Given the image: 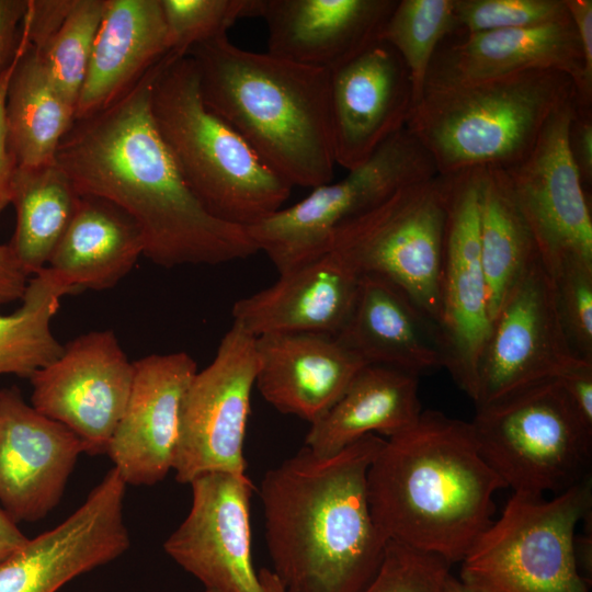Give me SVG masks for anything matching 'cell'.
<instances>
[{"label":"cell","mask_w":592,"mask_h":592,"mask_svg":"<svg viewBox=\"0 0 592 592\" xmlns=\"http://www.w3.org/2000/svg\"><path fill=\"white\" fill-rule=\"evenodd\" d=\"M453 34H456L454 0H397L380 39L389 44L407 66L413 103L422 95L439 46Z\"/></svg>","instance_id":"obj_33"},{"label":"cell","mask_w":592,"mask_h":592,"mask_svg":"<svg viewBox=\"0 0 592 592\" xmlns=\"http://www.w3.org/2000/svg\"><path fill=\"white\" fill-rule=\"evenodd\" d=\"M205 105L292 186L332 181L330 70L246 50L227 35L193 47Z\"/></svg>","instance_id":"obj_4"},{"label":"cell","mask_w":592,"mask_h":592,"mask_svg":"<svg viewBox=\"0 0 592 592\" xmlns=\"http://www.w3.org/2000/svg\"><path fill=\"white\" fill-rule=\"evenodd\" d=\"M258 368L255 337L232 323L182 400L172 470L180 483L216 471L246 474L243 446Z\"/></svg>","instance_id":"obj_11"},{"label":"cell","mask_w":592,"mask_h":592,"mask_svg":"<svg viewBox=\"0 0 592 592\" xmlns=\"http://www.w3.org/2000/svg\"><path fill=\"white\" fill-rule=\"evenodd\" d=\"M161 59L111 105L75 121L55 162L79 194L104 198L136 221L144 255L153 263L174 267L246 259L258 252L247 228L203 206L157 127L151 92Z\"/></svg>","instance_id":"obj_1"},{"label":"cell","mask_w":592,"mask_h":592,"mask_svg":"<svg viewBox=\"0 0 592 592\" xmlns=\"http://www.w3.org/2000/svg\"><path fill=\"white\" fill-rule=\"evenodd\" d=\"M125 490L111 468L66 520L0 561V592H57L125 554L130 546Z\"/></svg>","instance_id":"obj_17"},{"label":"cell","mask_w":592,"mask_h":592,"mask_svg":"<svg viewBox=\"0 0 592 592\" xmlns=\"http://www.w3.org/2000/svg\"><path fill=\"white\" fill-rule=\"evenodd\" d=\"M76 0H27L22 22L30 46L41 52L58 32Z\"/></svg>","instance_id":"obj_40"},{"label":"cell","mask_w":592,"mask_h":592,"mask_svg":"<svg viewBox=\"0 0 592 592\" xmlns=\"http://www.w3.org/2000/svg\"><path fill=\"white\" fill-rule=\"evenodd\" d=\"M133 363L130 392L106 455L126 486H152L173 468L181 405L197 367L185 352Z\"/></svg>","instance_id":"obj_20"},{"label":"cell","mask_w":592,"mask_h":592,"mask_svg":"<svg viewBox=\"0 0 592 592\" xmlns=\"http://www.w3.org/2000/svg\"><path fill=\"white\" fill-rule=\"evenodd\" d=\"M434 162L407 128L388 138L338 182L311 189L301 201L247 227L258 251L285 274L329 252L334 229L396 190L437 175Z\"/></svg>","instance_id":"obj_10"},{"label":"cell","mask_w":592,"mask_h":592,"mask_svg":"<svg viewBox=\"0 0 592 592\" xmlns=\"http://www.w3.org/2000/svg\"><path fill=\"white\" fill-rule=\"evenodd\" d=\"M448 592H473L469 590L458 578H455L453 574L448 580Z\"/></svg>","instance_id":"obj_48"},{"label":"cell","mask_w":592,"mask_h":592,"mask_svg":"<svg viewBox=\"0 0 592 592\" xmlns=\"http://www.w3.org/2000/svg\"><path fill=\"white\" fill-rule=\"evenodd\" d=\"M574 100L573 80L557 70L426 87L413 103L406 127L441 175L503 169L522 160L548 121Z\"/></svg>","instance_id":"obj_5"},{"label":"cell","mask_w":592,"mask_h":592,"mask_svg":"<svg viewBox=\"0 0 592 592\" xmlns=\"http://www.w3.org/2000/svg\"><path fill=\"white\" fill-rule=\"evenodd\" d=\"M259 578L263 592H285L277 577L267 568H261Z\"/></svg>","instance_id":"obj_47"},{"label":"cell","mask_w":592,"mask_h":592,"mask_svg":"<svg viewBox=\"0 0 592 592\" xmlns=\"http://www.w3.org/2000/svg\"><path fill=\"white\" fill-rule=\"evenodd\" d=\"M203 592H213V591H210V590H206V589H205V590H204Z\"/></svg>","instance_id":"obj_49"},{"label":"cell","mask_w":592,"mask_h":592,"mask_svg":"<svg viewBox=\"0 0 592 592\" xmlns=\"http://www.w3.org/2000/svg\"><path fill=\"white\" fill-rule=\"evenodd\" d=\"M82 453L80 439L29 405L18 387L0 389V501L16 523L55 509Z\"/></svg>","instance_id":"obj_19"},{"label":"cell","mask_w":592,"mask_h":592,"mask_svg":"<svg viewBox=\"0 0 592 592\" xmlns=\"http://www.w3.org/2000/svg\"><path fill=\"white\" fill-rule=\"evenodd\" d=\"M504 482L482 457L470 421L422 410L385 439L366 477L373 520L387 540L460 562L492 524Z\"/></svg>","instance_id":"obj_3"},{"label":"cell","mask_w":592,"mask_h":592,"mask_svg":"<svg viewBox=\"0 0 592 592\" xmlns=\"http://www.w3.org/2000/svg\"><path fill=\"white\" fill-rule=\"evenodd\" d=\"M413 104L409 70L379 39L330 70L335 163L352 170L406 127Z\"/></svg>","instance_id":"obj_18"},{"label":"cell","mask_w":592,"mask_h":592,"mask_svg":"<svg viewBox=\"0 0 592 592\" xmlns=\"http://www.w3.org/2000/svg\"><path fill=\"white\" fill-rule=\"evenodd\" d=\"M582 361L562 326L554 280L537 259L491 320L479 361L474 402L486 405L557 379Z\"/></svg>","instance_id":"obj_12"},{"label":"cell","mask_w":592,"mask_h":592,"mask_svg":"<svg viewBox=\"0 0 592 592\" xmlns=\"http://www.w3.org/2000/svg\"><path fill=\"white\" fill-rule=\"evenodd\" d=\"M574 104L576 100L566 104L548 121L522 160L503 168L550 276L571 261L592 263V217L587 189L567 141Z\"/></svg>","instance_id":"obj_15"},{"label":"cell","mask_w":592,"mask_h":592,"mask_svg":"<svg viewBox=\"0 0 592 592\" xmlns=\"http://www.w3.org/2000/svg\"><path fill=\"white\" fill-rule=\"evenodd\" d=\"M479 451L513 492L558 494L591 477L592 428L557 379L476 406Z\"/></svg>","instance_id":"obj_8"},{"label":"cell","mask_w":592,"mask_h":592,"mask_svg":"<svg viewBox=\"0 0 592 592\" xmlns=\"http://www.w3.org/2000/svg\"><path fill=\"white\" fill-rule=\"evenodd\" d=\"M447 200L446 175L405 185L342 221L329 247L358 277L398 286L439 330Z\"/></svg>","instance_id":"obj_9"},{"label":"cell","mask_w":592,"mask_h":592,"mask_svg":"<svg viewBox=\"0 0 592 592\" xmlns=\"http://www.w3.org/2000/svg\"><path fill=\"white\" fill-rule=\"evenodd\" d=\"M27 540L18 528L16 522L0 509V561L23 547Z\"/></svg>","instance_id":"obj_46"},{"label":"cell","mask_w":592,"mask_h":592,"mask_svg":"<svg viewBox=\"0 0 592 592\" xmlns=\"http://www.w3.org/2000/svg\"><path fill=\"white\" fill-rule=\"evenodd\" d=\"M567 141L573 164L588 190L592 183V106L574 104Z\"/></svg>","instance_id":"obj_41"},{"label":"cell","mask_w":592,"mask_h":592,"mask_svg":"<svg viewBox=\"0 0 592 592\" xmlns=\"http://www.w3.org/2000/svg\"><path fill=\"white\" fill-rule=\"evenodd\" d=\"M456 34L521 29L569 19L565 0H454Z\"/></svg>","instance_id":"obj_36"},{"label":"cell","mask_w":592,"mask_h":592,"mask_svg":"<svg viewBox=\"0 0 592 592\" xmlns=\"http://www.w3.org/2000/svg\"><path fill=\"white\" fill-rule=\"evenodd\" d=\"M482 169L448 174L440 334L446 368L474 401L490 315L479 237Z\"/></svg>","instance_id":"obj_14"},{"label":"cell","mask_w":592,"mask_h":592,"mask_svg":"<svg viewBox=\"0 0 592 592\" xmlns=\"http://www.w3.org/2000/svg\"><path fill=\"white\" fill-rule=\"evenodd\" d=\"M451 563L388 540L378 571L362 592H448Z\"/></svg>","instance_id":"obj_37"},{"label":"cell","mask_w":592,"mask_h":592,"mask_svg":"<svg viewBox=\"0 0 592 592\" xmlns=\"http://www.w3.org/2000/svg\"><path fill=\"white\" fill-rule=\"evenodd\" d=\"M479 237L492 320L526 270L539 259L535 239L501 168L482 169Z\"/></svg>","instance_id":"obj_30"},{"label":"cell","mask_w":592,"mask_h":592,"mask_svg":"<svg viewBox=\"0 0 592 592\" xmlns=\"http://www.w3.org/2000/svg\"><path fill=\"white\" fill-rule=\"evenodd\" d=\"M30 46L25 30L21 26V37L12 64L0 76V213L11 204L12 184L18 168L11 149L5 116L8 88L14 69Z\"/></svg>","instance_id":"obj_39"},{"label":"cell","mask_w":592,"mask_h":592,"mask_svg":"<svg viewBox=\"0 0 592 592\" xmlns=\"http://www.w3.org/2000/svg\"><path fill=\"white\" fill-rule=\"evenodd\" d=\"M151 112L185 182L212 215L249 227L283 207L293 186L205 105L192 57L163 56Z\"/></svg>","instance_id":"obj_6"},{"label":"cell","mask_w":592,"mask_h":592,"mask_svg":"<svg viewBox=\"0 0 592 592\" xmlns=\"http://www.w3.org/2000/svg\"><path fill=\"white\" fill-rule=\"evenodd\" d=\"M79 198L71 180L56 162L16 168L11 196L16 226L9 244L29 276L47 266Z\"/></svg>","instance_id":"obj_31"},{"label":"cell","mask_w":592,"mask_h":592,"mask_svg":"<svg viewBox=\"0 0 592 592\" xmlns=\"http://www.w3.org/2000/svg\"><path fill=\"white\" fill-rule=\"evenodd\" d=\"M26 8L27 0H0V76L15 57Z\"/></svg>","instance_id":"obj_42"},{"label":"cell","mask_w":592,"mask_h":592,"mask_svg":"<svg viewBox=\"0 0 592 592\" xmlns=\"http://www.w3.org/2000/svg\"><path fill=\"white\" fill-rule=\"evenodd\" d=\"M167 53L160 0H106L75 121L111 105Z\"/></svg>","instance_id":"obj_26"},{"label":"cell","mask_w":592,"mask_h":592,"mask_svg":"<svg viewBox=\"0 0 592 592\" xmlns=\"http://www.w3.org/2000/svg\"><path fill=\"white\" fill-rule=\"evenodd\" d=\"M48 266L32 275L21 306L11 314L0 312V375L31 378L62 352L64 345L52 331L60 299L77 294Z\"/></svg>","instance_id":"obj_32"},{"label":"cell","mask_w":592,"mask_h":592,"mask_svg":"<svg viewBox=\"0 0 592 592\" xmlns=\"http://www.w3.org/2000/svg\"><path fill=\"white\" fill-rule=\"evenodd\" d=\"M106 0H76L67 19L37 52L61 94L77 104Z\"/></svg>","instance_id":"obj_34"},{"label":"cell","mask_w":592,"mask_h":592,"mask_svg":"<svg viewBox=\"0 0 592 592\" xmlns=\"http://www.w3.org/2000/svg\"><path fill=\"white\" fill-rule=\"evenodd\" d=\"M551 277L568 340L579 357L592 361V263L568 262Z\"/></svg>","instance_id":"obj_38"},{"label":"cell","mask_w":592,"mask_h":592,"mask_svg":"<svg viewBox=\"0 0 592 592\" xmlns=\"http://www.w3.org/2000/svg\"><path fill=\"white\" fill-rule=\"evenodd\" d=\"M168 53L183 57L251 16L252 0H160Z\"/></svg>","instance_id":"obj_35"},{"label":"cell","mask_w":592,"mask_h":592,"mask_svg":"<svg viewBox=\"0 0 592 592\" xmlns=\"http://www.w3.org/2000/svg\"><path fill=\"white\" fill-rule=\"evenodd\" d=\"M384 441L368 434L326 456L304 446L265 473V540L285 592H362L375 577L388 540L373 520L366 477Z\"/></svg>","instance_id":"obj_2"},{"label":"cell","mask_w":592,"mask_h":592,"mask_svg":"<svg viewBox=\"0 0 592 592\" xmlns=\"http://www.w3.org/2000/svg\"><path fill=\"white\" fill-rule=\"evenodd\" d=\"M592 512L591 477L551 499L513 492L460 561L473 592H590L576 530Z\"/></svg>","instance_id":"obj_7"},{"label":"cell","mask_w":592,"mask_h":592,"mask_svg":"<svg viewBox=\"0 0 592 592\" xmlns=\"http://www.w3.org/2000/svg\"><path fill=\"white\" fill-rule=\"evenodd\" d=\"M582 420L592 428V361H582L557 378Z\"/></svg>","instance_id":"obj_43"},{"label":"cell","mask_w":592,"mask_h":592,"mask_svg":"<svg viewBox=\"0 0 592 592\" xmlns=\"http://www.w3.org/2000/svg\"><path fill=\"white\" fill-rule=\"evenodd\" d=\"M530 70L567 73L576 84V104L592 106V88L585 81L582 49L570 18L530 27L453 34L439 46L424 88L479 82Z\"/></svg>","instance_id":"obj_21"},{"label":"cell","mask_w":592,"mask_h":592,"mask_svg":"<svg viewBox=\"0 0 592 592\" xmlns=\"http://www.w3.org/2000/svg\"><path fill=\"white\" fill-rule=\"evenodd\" d=\"M418 376L383 365H365L337 402L305 436V447L333 455L368 435L394 436L422 412Z\"/></svg>","instance_id":"obj_27"},{"label":"cell","mask_w":592,"mask_h":592,"mask_svg":"<svg viewBox=\"0 0 592 592\" xmlns=\"http://www.w3.org/2000/svg\"><path fill=\"white\" fill-rule=\"evenodd\" d=\"M134 363L112 330H95L64 345L30 378L31 405L72 431L91 456L107 453L132 388Z\"/></svg>","instance_id":"obj_13"},{"label":"cell","mask_w":592,"mask_h":592,"mask_svg":"<svg viewBox=\"0 0 592 592\" xmlns=\"http://www.w3.org/2000/svg\"><path fill=\"white\" fill-rule=\"evenodd\" d=\"M337 340L365 365H383L419 376L444 367L439 327L398 286L358 277L351 312Z\"/></svg>","instance_id":"obj_25"},{"label":"cell","mask_w":592,"mask_h":592,"mask_svg":"<svg viewBox=\"0 0 592 592\" xmlns=\"http://www.w3.org/2000/svg\"><path fill=\"white\" fill-rule=\"evenodd\" d=\"M136 221L115 204L81 195L47 266L78 292L114 287L144 255Z\"/></svg>","instance_id":"obj_28"},{"label":"cell","mask_w":592,"mask_h":592,"mask_svg":"<svg viewBox=\"0 0 592 592\" xmlns=\"http://www.w3.org/2000/svg\"><path fill=\"white\" fill-rule=\"evenodd\" d=\"M357 284L358 276L328 252L237 300L232 323L255 338L297 332L335 337L351 312Z\"/></svg>","instance_id":"obj_24"},{"label":"cell","mask_w":592,"mask_h":592,"mask_svg":"<svg viewBox=\"0 0 592 592\" xmlns=\"http://www.w3.org/2000/svg\"><path fill=\"white\" fill-rule=\"evenodd\" d=\"M29 283L10 244H0V306L21 300Z\"/></svg>","instance_id":"obj_44"},{"label":"cell","mask_w":592,"mask_h":592,"mask_svg":"<svg viewBox=\"0 0 592 592\" xmlns=\"http://www.w3.org/2000/svg\"><path fill=\"white\" fill-rule=\"evenodd\" d=\"M397 0H252L267 29V52L331 70L380 39Z\"/></svg>","instance_id":"obj_22"},{"label":"cell","mask_w":592,"mask_h":592,"mask_svg":"<svg viewBox=\"0 0 592 592\" xmlns=\"http://www.w3.org/2000/svg\"><path fill=\"white\" fill-rule=\"evenodd\" d=\"M76 106L53 82L39 54L29 46L11 77L5 116L16 166L55 163L58 147L75 122Z\"/></svg>","instance_id":"obj_29"},{"label":"cell","mask_w":592,"mask_h":592,"mask_svg":"<svg viewBox=\"0 0 592 592\" xmlns=\"http://www.w3.org/2000/svg\"><path fill=\"white\" fill-rule=\"evenodd\" d=\"M190 486V511L163 543L166 554L206 590L263 592L252 560L251 480L216 471Z\"/></svg>","instance_id":"obj_16"},{"label":"cell","mask_w":592,"mask_h":592,"mask_svg":"<svg viewBox=\"0 0 592 592\" xmlns=\"http://www.w3.org/2000/svg\"><path fill=\"white\" fill-rule=\"evenodd\" d=\"M565 4L580 41L585 81L592 88V1L565 0Z\"/></svg>","instance_id":"obj_45"},{"label":"cell","mask_w":592,"mask_h":592,"mask_svg":"<svg viewBox=\"0 0 592 592\" xmlns=\"http://www.w3.org/2000/svg\"><path fill=\"white\" fill-rule=\"evenodd\" d=\"M255 387L277 411L310 424L341 397L365 364L334 335L297 332L255 338Z\"/></svg>","instance_id":"obj_23"}]
</instances>
